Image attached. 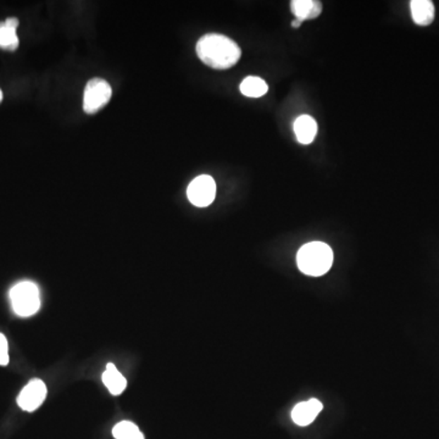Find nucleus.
I'll return each instance as SVG.
<instances>
[{
    "mask_svg": "<svg viewBox=\"0 0 439 439\" xmlns=\"http://www.w3.org/2000/svg\"><path fill=\"white\" fill-rule=\"evenodd\" d=\"M197 54L210 68L226 70L240 61L242 50L231 38L218 33H208L197 43Z\"/></svg>",
    "mask_w": 439,
    "mask_h": 439,
    "instance_id": "f257e3e1",
    "label": "nucleus"
},
{
    "mask_svg": "<svg viewBox=\"0 0 439 439\" xmlns=\"http://www.w3.org/2000/svg\"><path fill=\"white\" fill-rule=\"evenodd\" d=\"M299 270L308 276L319 277L328 272L333 264V252L322 242L303 245L297 255Z\"/></svg>",
    "mask_w": 439,
    "mask_h": 439,
    "instance_id": "f03ea898",
    "label": "nucleus"
},
{
    "mask_svg": "<svg viewBox=\"0 0 439 439\" xmlns=\"http://www.w3.org/2000/svg\"><path fill=\"white\" fill-rule=\"evenodd\" d=\"M10 300L15 314L20 317L33 316L41 308L39 290L36 283L20 282L10 290Z\"/></svg>",
    "mask_w": 439,
    "mask_h": 439,
    "instance_id": "7ed1b4c3",
    "label": "nucleus"
},
{
    "mask_svg": "<svg viewBox=\"0 0 439 439\" xmlns=\"http://www.w3.org/2000/svg\"><path fill=\"white\" fill-rule=\"evenodd\" d=\"M113 95L109 83L101 78L87 82L83 93V110L87 113H97L109 103Z\"/></svg>",
    "mask_w": 439,
    "mask_h": 439,
    "instance_id": "20e7f679",
    "label": "nucleus"
},
{
    "mask_svg": "<svg viewBox=\"0 0 439 439\" xmlns=\"http://www.w3.org/2000/svg\"><path fill=\"white\" fill-rule=\"evenodd\" d=\"M187 197L192 204L198 208H206L216 197V183L209 175H202L190 182L187 188Z\"/></svg>",
    "mask_w": 439,
    "mask_h": 439,
    "instance_id": "39448f33",
    "label": "nucleus"
},
{
    "mask_svg": "<svg viewBox=\"0 0 439 439\" xmlns=\"http://www.w3.org/2000/svg\"><path fill=\"white\" fill-rule=\"evenodd\" d=\"M47 385L39 378L30 381L18 394V404L25 412H32L41 407L47 398Z\"/></svg>",
    "mask_w": 439,
    "mask_h": 439,
    "instance_id": "423d86ee",
    "label": "nucleus"
},
{
    "mask_svg": "<svg viewBox=\"0 0 439 439\" xmlns=\"http://www.w3.org/2000/svg\"><path fill=\"white\" fill-rule=\"evenodd\" d=\"M323 405L317 399H310L308 402L299 403L295 405L292 412V419L298 426H308L316 419L317 415L322 412Z\"/></svg>",
    "mask_w": 439,
    "mask_h": 439,
    "instance_id": "0eeeda50",
    "label": "nucleus"
},
{
    "mask_svg": "<svg viewBox=\"0 0 439 439\" xmlns=\"http://www.w3.org/2000/svg\"><path fill=\"white\" fill-rule=\"evenodd\" d=\"M293 130L300 144H310L316 137L317 123L311 116L302 115L293 123Z\"/></svg>",
    "mask_w": 439,
    "mask_h": 439,
    "instance_id": "6e6552de",
    "label": "nucleus"
},
{
    "mask_svg": "<svg viewBox=\"0 0 439 439\" xmlns=\"http://www.w3.org/2000/svg\"><path fill=\"white\" fill-rule=\"evenodd\" d=\"M290 10L299 21L313 20L321 14L322 4L316 0H293L290 3Z\"/></svg>",
    "mask_w": 439,
    "mask_h": 439,
    "instance_id": "1a4fd4ad",
    "label": "nucleus"
},
{
    "mask_svg": "<svg viewBox=\"0 0 439 439\" xmlns=\"http://www.w3.org/2000/svg\"><path fill=\"white\" fill-rule=\"evenodd\" d=\"M410 10L414 23L427 26L435 20V5L430 0H412Z\"/></svg>",
    "mask_w": 439,
    "mask_h": 439,
    "instance_id": "9d476101",
    "label": "nucleus"
},
{
    "mask_svg": "<svg viewBox=\"0 0 439 439\" xmlns=\"http://www.w3.org/2000/svg\"><path fill=\"white\" fill-rule=\"evenodd\" d=\"M101 380H103V383L108 388L110 394H113L115 397L123 394L126 390L127 380L113 364H108Z\"/></svg>",
    "mask_w": 439,
    "mask_h": 439,
    "instance_id": "9b49d317",
    "label": "nucleus"
},
{
    "mask_svg": "<svg viewBox=\"0 0 439 439\" xmlns=\"http://www.w3.org/2000/svg\"><path fill=\"white\" fill-rule=\"evenodd\" d=\"M240 89L242 94L245 95V97L260 98V97L266 94L268 87L263 78H256V76H248L240 83Z\"/></svg>",
    "mask_w": 439,
    "mask_h": 439,
    "instance_id": "f8f14e48",
    "label": "nucleus"
},
{
    "mask_svg": "<svg viewBox=\"0 0 439 439\" xmlns=\"http://www.w3.org/2000/svg\"><path fill=\"white\" fill-rule=\"evenodd\" d=\"M115 439H145L136 423L131 421L118 422L113 428Z\"/></svg>",
    "mask_w": 439,
    "mask_h": 439,
    "instance_id": "ddd939ff",
    "label": "nucleus"
},
{
    "mask_svg": "<svg viewBox=\"0 0 439 439\" xmlns=\"http://www.w3.org/2000/svg\"><path fill=\"white\" fill-rule=\"evenodd\" d=\"M0 48L9 51H14L18 48L16 30L9 27L5 23H0Z\"/></svg>",
    "mask_w": 439,
    "mask_h": 439,
    "instance_id": "4468645a",
    "label": "nucleus"
},
{
    "mask_svg": "<svg viewBox=\"0 0 439 439\" xmlns=\"http://www.w3.org/2000/svg\"><path fill=\"white\" fill-rule=\"evenodd\" d=\"M9 345L3 333H0V365L6 366L9 364Z\"/></svg>",
    "mask_w": 439,
    "mask_h": 439,
    "instance_id": "2eb2a0df",
    "label": "nucleus"
},
{
    "mask_svg": "<svg viewBox=\"0 0 439 439\" xmlns=\"http://www.w3.org/2000/svg\"><path fill=\"white\" fill-rule=\"evenodd\" d=\"M9 27L14 28V30H18V18H6L4 21Z\"/></svg>",
    "mask_w": 439,
    "mask_h": 439,
    "instance_id": "dca6fc26",
    "label": "nucleus"
},
{
    "mask_svg": "<svg viewBox=\"0 0 439 439\" xmlns=\"http://www.w3.org/2000/svg\"><path fill=\"white\" fill-rule=\"evenodd\" d=\"M300 25H302V21H299V20H297V18H295V21L292 23V27L298 28L300 27Z\"/></svg>",
    "mask_w": 439,
    "mask_h": 439,
    "instance_id": "f3484780",
    "label": "nucleus"
},
{
    "mask_svg": "<svg viewBox=\"0 0 439 439\" xmlns=\"http://www.w3.org/2000/svg\"><path fill=\"white\" fill-rule=\"evenodd\" d=\"M1 100H3V92L0 89V101H1Z\"/></svg>",
    "mask_w": 439,
    "mask_h": 439,
    "instance_id": "a211bd4d",
    "label": "nucleus"
}]
</instances>
